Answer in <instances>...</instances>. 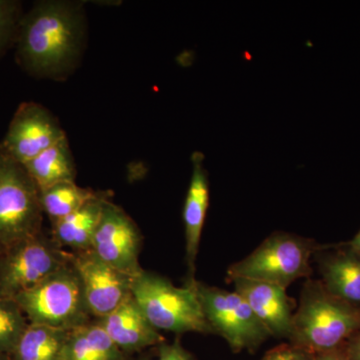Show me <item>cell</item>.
<instances>
[{
	"label": "cell",
	"mask_w": 360,
	"mask_h": 360,
	"mask_svg": "<svg viewBox=\"0 0 360 360\" xmlns=\"http://www.w3.org/2000/svg\"><path fill=\"white\" fill-rule=\"evenodd\" d=\"M101 194L78 186L75 181H65L40 191V201L44 213L54 224Z\"/></svg>",
	"instance_id": "ffe728a7"
},
{
	"label": "cell",
	"mask_w": 360,
	"mask_h": 360,
	"mask_svg": "<svg viewBox=\"0 0 360 360\" xmlns=\"http://www.w3.org/2000/svg\"><path fill=\"white\" fill-rule=\"evenodd\" d=\"M53 238L37 236L4 248L0 253V295L14 298L70 264Z\"/></svg>",
	"instance_id": "52a82bcc"
},
{
	"label": "cell",
	"mask_w": 360,
	"mask_h": 360,
	"mask_svg": "<svg viewBox=\"0 0 360 360\" xmlns=\"http://www.w3.org/2000/svg\"><path fill=\"white\" fill-rule=\"evenodd\" d=\"M196 290L213 335L221 336L233 352H257L270 333L238 292L196 281Z\"/></svg>",
	"instance_id": "ba28073f"
},
{
	"label": "cell",
	"mask_w": 360,
	"mask_h": 360,
	"mask_svg": "<svg viewBox=\"0 0 360 360\" xmlns=\"http://www.w3.org/2000/svg\"><path fill=\"white\" fill-rule=\"evenodd\" d=\"M66 136L60 122L44 105L25 101L18 106L0 142V153L25 165Z\"/></svg>",
	"instance_id": "9c48e42d"
},
{
	"label": "cell",
	"mask_w": 360,
	"mask_h": 360,
	"mask_svg": "<svg viewBox=\"0 0 360 360\" xmlns=\"http://www.w3.org/2000/svg\"><path fill=\"white\" fill-rule=\"evenodd\" d=\"M314 360H350L345 352V345L338 349L331 350V352H324V354L314 355Z\"/></svg>",
	"instance_id": "484cf974"
},
{
	"label": "cell",
	"mask_w": 360,
	"mask_h": 360,
	"mask_svg": "<svg viewBox=\"0 0 360 360\" xmlns=\"http://www.w3.org/2000/svg\"><path fill=\"white\" fill-rule=\"evenodd\" d=\"M205 156L195 151L191 156L193 174L184 206V232H186V260L189 271L193 274L195 260L200 250L201 234L206 213L210 206V182L203 167Z\"/></svg>",
	"instance_id": "5bb4252c"
},
{
	"label": "cell",
	"mask_w": 360,
	"mask_h": 360,
	"mask_svg": "<svg viewBox=\"0 0 360 360\" xmlns=\"http://www.w3.org/2000/svg\"><path fill=\"white\" fill-rule=\"evenodd\" d=\"M316 245L310 239L276 232L257 250L227 270V278L251 279L288 288L291 284L311 276L310 259Z\"/></svg>",
	"instance_id": "5b68a950"
},
{
	"label": "cell",
	"mask_w": 360,
	"mask_h": 360,
	"mask_svg": "<svg viewBox=\"0 0 360 360\" xmlns=\"http://www.w3.org/2000/svg\"><path fill=\"white\" fill-rule=\"evenodd\" d=\"M65 360H125V357L101 323H87L70 331Z\"/></svg>",
	"instance_id": "ac0fdd59"
},
{
	"label": "cell",
	"mask_w": 360,
	"mask_h": 360,
	"mask_svg": "<svg viewBox=\"0 0 360 360\" xmlns=\"http://www.w3.org/2000/svg\"><path fill=\"white\" fill-rule=\"evenodd\" d=\"M322 285L330 295L359 307L360 255L352 248L319 259Z\"/></svg>",
	"instance_id": "2e32d148"
},
{
	"label": "cell",
	"mask_w": 360,
	"mask_h": 360,
	"mask_svg": "<svg viewBox=\"0 0 360 360\" xmlns=\"http://www.w3.org/2000/svg\"><path fill=\"white\" fill-rule=\"evenodd\" d=\"M350 248L360 255V231L355 236L354 240L350 243Z\"/></svg>",
	"instance_id": "4316f807"
},
{
	"label": "cell",
	"mask_w": 360,
	"mask_h": 360,
	"mask_svg": "<svg viewBox=\"0 0 360 360\" xmlns=\"http://www.w3.org/2000/svg\"><path fill=\"white\" fill-rule=\"evenodd\" d=\"M236 292L245 298L270 335L290 340L292 335L295 303L286 288L276 284L251 279L234 278Z\"/></svg>",
	"instance_id": "7c38bea8"
},
{
	"label": "cell",
	"mask_w": 360,
	"mask_h": 360,
	"mask_svg": "<svg viewBox=\"0 0 360 360\" xmlns=\"http://www.w3.org/2000/svg\"><path fill=\"white\" fill-rule=\"evenodd\" d=\"M39 191L65 181H75L77 176L75 158L68 137L40 153L25 165Z\"/></svg>",
	"instance_id": "e0dca14e"
},
{
	"label": "cell",
	"mask_w": 360,
	"mask_h": 360,
	"mask_svg": "<svg viewBox=\"0 0 360 360\" xmlns=\"http://www.w3.org/2000/svg\"><path fill=\"white\" fill-rule=\"evenodd\" d=\"M70 331L30 323L11 355V360H65Z\"/></svg>",
	"instance_id": "d6986e66"
},
{
	"label": "cell",
	"mask_w": 360,
	"mask_h": 360,
	"mask_svg": "<svg viewBox=\"0 0 360 360\" xmlns=\"http://www.w3.org/2000/svg\"><path fill=\"white\" fill-rule=\"evenodd\" d=\"M99 323L122 352H141L165 341L148 321L132 295Z\"/></svg>",
	"instance_id": "4fadbf2b"
},
{
	"label": "cell",
	"mask_w": 360,
	"mask_h": 360,
	"mask_svg": "<svg viewBox=\"0 0 360 360\" xmlns=\"http://www.w3.org/2000/svg\"><path fill=\"white\" fill-rule=\"evenodd\" d=\"M131 295L151 326L158 331H172L177 335H213L194 278H189L186 285L177 288L165 277L142 270L134 277Z\"/></svg>",
	"instance_id": "3957f363"
},
{
	"label": "cell",
	"mask_w": 360,
	"mask_h": 360,
	"mask_svg": "<svg viewBox=\"0 0 360 360\" xmlns=\"http://www.w3.org/2000/svg\"><path fill=\"white\" fill-rule=\"evenodd\" d=\"M158 360H195L193 354L182 347L179 338L172 343L158 345Z\"/></svg>",
	"instance_id": "cb8c5ba5"
},
{
	"label": "cell",
	"mask_w": 360,
	"mask_h": 360,
	"mask_svg": "<svg viewBox=\"0 0 360 360\" xmlns=\"http://www.w3.org/2000/svg\"><path fill=\"white\" fill-rule=\"evenodd\" d=\"M108 200L110 195L101 193L77 212L52 224V238L60 248H70L75 253L89 251Z\"/></svg>",
	"instance_id": "9a60e30c"
},
{
	"label": "cell",
	"mask_w": 360,
	"mask_h": 360,
	"mask_svg": "<svg viewBox=\"0 0 360 360\" xmlns=\"http://www.w3.org/2000/svg\"><path fill=\"white\" fill-rule=\"evenodd\" d=\"M28 324L18 303L0 295V354H13Z\"/></svg>",
	"instance_id": "44dd1931"
},
{
	"label": "cell",
	"mask_w": 360,
	"mask_h": 360,
	"mask_svg": "<svg viewBox=\"0 0 360 360\" xmlns=\"http://www.w3.org/2000/svg\"><path fill=\"white\" fill-rule=\"evenodd\" d=\"M87 39L82 2L40 0L21 18L16 63L30 77L65 82L79 68Z\"/></svg>",
	"instance_id": "6da1fadb"
},
{
	"label": "cell",
	"mask_w": 360,
	"mask_h": 360,
	"mask_svg": "<svg viewBox=\"0 0 360 360\" xmlns=\"http://www.w3.org/2000/svg\"><path fill=\"white\" fill-rule=\"evenodd\" d=\"M90 314L103 319L131 295L134 276L98 259L90 251L72 255Z\"/></svg>",
	"instance_id": "8fae6325"
},
{
	"label": "cell",
	"mask_w": 360,
	"mask_h": 360,
	"mask_svg": "<svg viewBox=\"0 0 360 360\" xmlns=\"http://www.w3.org/2000/svg\"><path fill=\"white\" fill-rule=\"evenodd\" d=\"M0 360H11V355L0 354Z\"/></svg>",
	"instance_id": "83f0119b"
},
{
	"label": "cell",
	"mask_w": 360,
	"mask_h": 360,
	"mask_svg": "<svg viewBox=\"0 0 360 360\" xmlns=\"http://www.w3.org/2000/svg\"><path fill=\"white\" fill-rule=\"evenodd\" d=\"M2 251H4V248H2V246H1V245H0V253H1V252H2Z\"/></svg>",
	"instance_id": "f1b7e54d"
},
{
	"label": "cell",
	"mask_w": 360,
	"mask_h": 360,
	"mask_svg": "<svg viewBox=\"0 0 360 360\" xmlns=\"http://www.w3.org/2000/svg\"><path fill=\"white\" fill-rule=\"evenodd\" d=\"M23 14L18 0H0V59L15 46Z\"/></svg>",
	"instance_id": "7402d4cb"
},
{
	"label": "cell",
	"mask_w": 360,
	"mask_h": 360,
	"mask_svg": "<svg viewBox=\"0 0 360 360\" xmlns=\"http://www.w3.org/2000/svg\"><path fill=\"white\" fill-rule=\"evenodd\" d=\"M40 191L25 165L0 153V245H16L41 232Z\"/></svg>",
	"instance_id": "8992f818"
},
{
	"label": "cell",
	"mask_w": 360,
	"mask_h": 360,
	"mask_svg": "<svg viewBox=\"0 0 360 360\" xmlns=\"http://www.w3.org/2000/svg\"><path fill=\"white\" fill-rule=\"evenodd\" d=\"M345 348L350 360H360V331L347 341Z\"/></svg>",
	"instance_id": "d4e9b609"
},
{
	"label": "cell",
	"mask_w": 360,
	"mask_h": 360,
	"mask_svg": "<svg viewBox=\"0 0 360 360\" xmlns=\"http://www.w3.org/2000/svg\"><path fill=\"white\" fill-rule=\"evenodd\" d=\"M30 323L72 330L89 323L90 312L77 269L70 264L13 298Z\"/></svg>",
	"instance_id": "277c9868"
},
{
	"label": "cell",
	"mask_w": 360,
	"mask_h": 360,
	"mask_svg": "<svg viewBox=\"0 0 360 360\" xmlns=\"http://www.w3.org/2000/svg\"><path fill=\"white\" fill-rule=\"evenodd\" d=\"M359 331V307L330 295L319 281L305 283L293 315L291 345L321 354L342 347Z\"/></svg>",
	"instance_id": "7a4b0ae2"
},
{
	"label": "cell",
	"mask_w": 360,
	"mask_h": 360,
	"mask_svg": "<svg viewBox=\"0 0 360 360\" xmlns=\"http://www.w3.org/2000/svg\"><path fill=\"white\" fill-rule=\"evenodd\" d=\"M314 355L302 348L286 343L269 350L262 360H314Z\"/></svg>",
	"instance_id": "603a6c76"
},
{
	"label": "cell",
	"mask_w": 360,
	"mask_h": 360,
	"mask_svg": "<svg viewBox=\"0 0 360 360\" xmlns=\"http://www.w3.org/2000/svg\"><path fill=\"white\" fill-rule=\"evenodd\" d=\"M141 246V231L131 217L110 200L106 201L89 251L101 262L136 276L143 270L139 262Z\"/></svg>",
	"instance_id": "30bf717a"
}]
</instances>
